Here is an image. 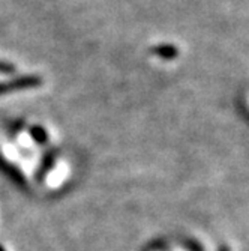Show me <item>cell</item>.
Wrapping results in <instances>:
<instances>
[{
  "label": "cell",
  "mask_w": 249,
  "mask_h": 251,
  "mask_svg": "<svg viewBox=\"0 0 249 251\" xmlns=\"http://www.w3.org/2000/svg\"><path fill=\"white\" fill-rule=\"evenodd\" d=\"M41 84H42V78L39 75H23V77L14 78L11 81L0 83V97L15 92V90L39 87Z\"/></svg>",
  "instance_id": "obj_1"
},
{
  "label": "cell",
  "mask_w": 249,
  "mask_h": 251,
  "mask_svg": "<svg viewBox=\"0 0 249 251\" xmlns=\"http://www.w3.org/2000/svg\"><path fill=\"white\" fill-rule=\"evenodd\" d=\"M152 53L156 54L158 57L165 59V60H173L179 56V50L171 44H161L158 47L152 49Z\"/></svg>",
  "instance_id": "obj_2"
},
{
  "label": "cell",
  "mask_w": 249,
  "mask_h": 251,
  "mask_svg": "<svg viewBox=\"0 0 249 251\" xmlns=\"http://www.w3.org/2000/svg\"><path fill=\"white\" fill-rule=\"evenodd\" d=\"M0 167H2L12 179H15L17 182H18V184H21V182H23V175H20V172L18 170H15L12 166H8L5 161H3V159L2 158H0Z\"/></svg>",
  "instance_id": "obj_3"
},
{
  "label": "cell",
  "mask_w": 249,
  "mask_h": 251,
  "mask_svg": "<svg viewBox=\"0 0 249 251\" xmlns=\"http://www.w3.org/2000/svg\"><path fill=\"white\" fill-rule=\"evenodd\" d=\"M30 134H32L33 139H35L38 143H41V145L45 143V142H47V139H48L47 132H45V129L41 128V126H33V128H30Z\"/></svg>",
  "instance_id": "obj_4"
},
{
  "label": "cell",
  "mask_w": 249,
  "mask_h": 251,
  "mask_svg": "<svg viewBox=\"0 0 249 251\" xmlns=\"http://www.w3.org/2000/svg\"><path fill=\"white\" fill-rule=\"evenodd\" d=\"M15 73V66L9 62L0 60V74H14Z\"/></svg>",
  "instance_id": "obj_5"
},
{
  "label": "cell",
  "mask_w": 249,
  "mask_h": 251,
  "mask_svg": "<svg viewBox=\"0 0 249 251\" xmlns=\"http://www.w3.org/2000/svg\"><path fill=\"white\" fill-rule=\"evenodd\" d=\"M0 251H3V248H2V247H0Z\"/></svg>",
  "instance_id": "obj_6"
}]
</instances>
